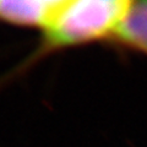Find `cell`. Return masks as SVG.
<instances>
[{"label":"cell","instance_id":"cell-1","mask_svg":"<svg viewBox=\"0 0 147 147\" xmlns=\"http://www.w3.org/2000/svg\"><path fill=\"white\" fill-rule=\"evenodd\" d=\"M131 0H61L42 30L38 47L10 72H22L47 55L61 49L113 39Z\"/></svg>","mask_w":147,"mask_h":147},{"label":"cell","instance_id":"cell-3","mask_svg":"<svg viewBox=\"0 0 147 147\" xmlns=\"http://www.w3.org/2000/svg\"><path fill=\"white\" fill-rule=\"evenodd\" d=\"M113 40L129 50L147 55V0L130 1Z\"/></svg>","mask_w":147,"mask_h":147},{"label":"cell","instance_id":"cell-2","mask_svg":"<svg viewBox=\"0 0 147 147\" xmlns=\"http://www.w3.org/2000/svg\"><path fill=\"white\" fill-rule=\"evenodd\" d=\"M61 0H0V22L43 30Z\"/></svg>","mask_w":147,"mask_h":147}]
</instances>
